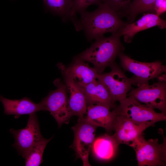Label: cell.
<instances>
[{"label": "cell", "instance_id": "30bf717a", "mask_svg": "<svg viewBox=\"0 0 166 166\" xmlns=\"http://www.w3.org/2000/svg\"><path fill=\"white\" fill-rule=\"evenodd\" d=\"M10 132L15 139L12 146L16 149L19 154L22 156L43 137L41 132L36 113L29 115L25 128L18 130L12 128Z\"/></svg>", "mask_w": 166, "mask_h": 166}, {"label": "cell", "instance_id": "52a82bcc", "mask_svg": "<svg viewBox=\"0 0 166 166\" xmlns=\"http://www.w3.org/2000/svg\"><path fill=\"white\" fill-rule=\"evenodd\" d=\"M162 77L157 82L149 85L143 84L136 89H131L128 95L139 102L166 114V85Z\"/></svg>", "mask_w": 166, "mask_h": 166}, {"label": "cell", "instance_id": "5bb4252c", "mask_svg": "<svg viewBox=\"0 0 166 166\" xmlns=\"http://www.w3.org/2000/svg\"><path fill=\"white\" fill-rule=\"evenodd\" d=\"M112 107L103 104L88 105L85 119L97 127L104 128L106 131L113 130V124L116 117L114 110L111 111Z\"/></svg>", "mask_w": 166, "mask_h": 166}, {"label": "cell", "instance_id": "e0dca14e", "mask_svg": "<svg viewBox=\"0 0 166 166\" xmlns=\"http://www.w3.org/2000/svg\"><path fill=\"white\" fill-rule=\"evenodd\" d=\"M82 88L84 92L87 106L103 104L113 107L114 102L107 89L97 79Z\"/></svg>", "mask_w": 166, "mask_h": 166}, {"label": "cell", "instance_id": "3957f363", "mask_svg": "<svg viewBox=\"0 0 166 166\" xmlns=\"http://www.w3.org/2000/svg\"><path fill=\"white\" fill-rule=\"evenodd\" d=\"M114 110L116 115H121L137 125L149 127L158 121L166 120V114L156 112L154 109L129 96L120 102Z\"/></svg>", "mask_w": 166, "mask_h": 166}, {"label": "cell", "instance_id": "44dd1931", "mask_svg": "<svg viewBox=\"0 0 166 166\" xmlns=\"http://www.w3.org/2000/svg\"><path fill=\"white\" fill-rule=\"evenodd\" d=\"M155 0H132L128 9L125 11L128 15L129 23L133 22L137 15L144 13L154 12V4Z\"/></svg>", "mask_w": 166, "mask_h": 166}, {"label": "cell", "instance_id": "ac0fdd59", "mask_svg": "<svg viewBox=\"0 0 166 166\" xmlns=\"http://www.w3.org/2000/svg\"><path fill=\"white\" fill-rule=\"evenodd\" d=\"M119 145L112 135L105 134L95 139L91 148L97 158L106 161L115 156Z\"/></svg>", "mask_w": 166, "mask_h": 166}, {"label": "cell", "instance_id": "8992f818", "mask_svg": "<svg viewBox=\"0 0 166 166\" xmlns=\"http://www.w3.org/2000/svg\"><path fill=\"white\" fill-rule=\"evenodd\" d=\"M111 71L105 73L98 74L97 80L105 86L114 102L125 99L132 85H136L134 76L128 78L113 63L110 66Z\"/></svg>", "mask_w": 166, "mask_h": 166}, {"label": "cell", "instance_id": "2e32d148", "mask_svg": "<svg viewBox=\"0 0 166 166\" xmlns=\"http://www.w3.org/2000/svg\"><path fill=\"white\" fill-rule=\"evenodd\" d=\"M63 76L67 90L70 93L69 103L73 116L83 118L86 114L87 106L83 89L70 77Z\"/></svg>", "mask_w": 166, "mask_h": 166}, {"label": "cell", "instance_id": "7c38bea8", "mask_svg": "<svg viewBox=\"0 0 166 166\" xmlns=\"http://www.w3.org/2000/svg\"><path fill=\"white\" fill-rule=\"evenodd\" d=\"M57 65L63 75L69 77L81 87L96 80L98 74L88 64L79 59H74L73 63L68 67L61 63Z\"/></svg>", "mask_w": 166, "mask_h": 166}, {"label": "cell", "instance_id": "7402d4cb", "mask_svg": "<svg viewBox=\"0 0 166 166\" xmlns=\"http://www.w3.org/2000/svg\"><path fill=\"white\" fill-rule=\"evenodd\" d=\"M105 0H73L71 14L74 24L77 19V14H81L86 11L87 8L92 5H98L104 2Z\"/></svg>", "mask_w": 166, "mask_h": 166}, {"label": "cell", "instance_id": "5b68a950", "mask_svg": "<svg viewBox=\"0 0 166 166\" xmlns=\"http://www.w3.org/2000/svg\"><path fill=\"white\" fill-rule=\"evenodd\" d=\"M142 135L131 146L135 150L139 166H165L166 162L165 138L160 144L158 140H146Z\"/></svg>", "mask_w": 166, "mask_h": 166}, {"label": "cell", "instance_id": "7a4b0ae2", "mask_svg": "<svg viewBox=\"0 0 166 166\" xmlns=\"http://www.w3.org/2000/svg\"><path fill=\"white\" fill-rule=\"evenodd\" d=\"M117 33L108 37L103 36L95 39L91 46L76 56L74 59L90 62L99 74L110 65L123 49Z\"/></svg>", "mask_w": 166, "mask_h": 166}, {"label": "cell", "instance_id": "8fae6325", "mask_svg": "<svg viewBox=\"0 0 166 166\" xmlns=\"http://www.w3.org/2000/svg\"><path fill=\"white\" fill-rule=\"evenodd\" d=\"M116 115L113 124L115 132L112 136L119 145L124 144L131 147L148 127L136 124L123 116Z\"/></svg>", "mask_w": 166, "mask_h": 166}, {"label": "cell", "instance_id": "277c9868", "mask_svg": "<svg viewBox=\"0 0 166 166\" xmlns=\"http://www.w3.org/2000/svg\"><path fill=\"white\" fill-rule=\"evenodd\" d=\"M53 83L57 89L50 92L40 102L50 112L60 128L64 123H68L73 115L69 105L66 85L58 78Z\"/></svg>", "mask_w": 166, "mask_h": 166}, {"label": "cell", "instance_id": "603a6c76", "mask_svg": "<svg viewBox=\"0 0 166 166\" xmlns=\"http://www.w3.org/2000/svg\"><path fill=\"white\" fill-rule=\"evenodd\" d=\"M132 0H105L112 9L117 12L125 11L129 7Z\"/></svg>", "mask_w": 166, "mask_h": 166}, {"label": "cell", "instance_id": "ba28073f", "mask_svg": "<svg viewBox=\"0 0 166 166\" xmlns=\"http://www.w3.org/2000/svg\"><path fill=\"white\" fill-rule=\"evenodd\" d=\"M97 128L86 121L84 117L78 118L76 124L71 128L74 134L72 147L76 157L82 160L83 166H90L89 156L95 139Z\"/></svg>", "mask_w": 166, "mask_h": 166}, {"label": "cell", "instance_id": "ffe728a7", "mask_svg": "<svg viewBox=\"0 0 166 166\" xmlns=\"http://www.w3.org/2000/svg\"><path fill=\"white\" fill-rule=\"evenodd\" d=\"M52 139H46L44 137L29 150L24 153L22 157L25 159L26 166H39L43 161L45 149L49 142Z\"/></svg>", "mask_w": 166, "mask_h": 166}, {"label": "cell", "instance_id": "cb8c5ba5", "mask_svg": "<svg viewBox=\"0 0 166 166\" xmlns=\"http://www.w3.org/2000/svg\"><path fill=\"white\" fill-rule=\"evenodd\" d=\"M153 8L154 13L159 16L166 11V0H155Z\"/></svg>", "mask_w": 166, "mask_h": 166}, {"label": "cell", "instance_id": "9a60e30c", "mask_svg": "<svg viewBox=\"0 0 166 166\" xmlns=\"http://www.w3.org/2000/svg\"><path fill=\"white\" fill-rule=\"evenodd\" d=\"M0 102L3 105L4 114L14 115L16 119L23 115H30L39 111H47L41 102L36 103L26 97L20 99L11 100L0 95Z\"/></svg>", "mask_w": 166, "mask_h": 166}, {"label": "cell", "instance_id": "6da1fadb", "mask_svg": "<svg viewBox=\"0 0 166 166\" xmlns=\"http://www.w3.org/2000/svg\"><path fill=\"white\" fill-rule=\"evenodd\" d=\"M127 24L121 20L117 12L103 2L95 10L86 11L81 14L80 18L74 25L77 31L83 30L87 40L91 41L107 33H118Z\"/></svg>", "mask_w": 166, "mask_h": 166}, {"label": "cell", "instance_id": "d6986e66", "mask_svg": "<svg viewBox=\"0 0 166 166\" xmlns=\"http://www.w3.org/2000/svg\"><path fill=\"white\" fill-rule=\"evenodd\" d=\"M45 7L52 14L59 16L64 22H72L71 9L73 0H42Z\"/></svg>", "mask_w": 166, "mask_h": 166}, {"label": "cell", "instance_id": "9c48e42d", "mask_svg": "<svg viewBox=\"0 0 166 166\" xmlns=\"http://www.w3.org/2000/svg\"><path fill=\"white\" fill-rule=\"evenodd\" d=\"M123 69L135 75L136 85L138 86L148 82L149 80L159 77L166 72V66L160 61L143 62L132 59L121 52L118 55Z\"/></svg>", "mask_w": 166, "mask_h": 166}, {"label": "cell", "instance_id": "4fadbf2b", "mask_svg": "<svg viewBox=\"0 0 166 166\" xmlns=\"http://www.w3.org/2000/svg\"><path fill=\"white\" fill-rule=\"evenodd\" d=\"M155 26L165 29L166 21L155 13H147L137 21L127 23L118 34L123 36L125 42L130 43L137 33Z\"/></svg>", "mask_w": 166, "mask_h": 166}]
</instances>
